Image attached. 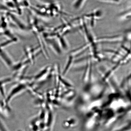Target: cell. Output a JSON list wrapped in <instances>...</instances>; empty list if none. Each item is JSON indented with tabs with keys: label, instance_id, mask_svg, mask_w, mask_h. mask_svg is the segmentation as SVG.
I'll use <instances>...</instances> for the list:
<instances>
[{
	"label": "cell",
	"instance_id": "9c48e42d",
	"mask_svg": "<svg viewBox=\"0 0 131 131\" xmlns=\"http://www.w3.org/2000/svg\"><path fill=\"white\" fill-rule=\"evenodd\" d=\"M0 131H8L4 123L0 119Z\"/></svg>",
	"mask_w": 131,
	"mask_h": 131
},
{
	"label": "cell",
	"instance_id": "52a82bcc",
	"mask_svg": "<svg viewBox=\"0 0 131 131\" xmlns=\"http://www.w3.org/2000/svg\"><path fill=\"white\" fill-rule=\"evenodd\" d=\"M49 68L48 67L45 68V69L42 70L35 77V79L38 80L39 79H40L42 77L44 76H45V75L47 72V71L48 70Z\"/></svg>",
	"mask_w": 131,
	"mask_h": 131
},
{
	"label": "cell",
	"instance_id": "3957f363",
	"mask_svg": "<svg viewBox=\"0 0 131 131\" xmlns=\"http://www.w3.org/2000/svg\"><path fill=\"white\" fill-rule=\"evenodd\" d=\"M12 80V78L11 77L5 78L0 79V94L4 99V101L6 98L5 86L10 82Z\"/></svg>",
	"mask_w": 131,
	"mask_h": 131
},
{
	"label": "cell",
	"instance_id": "30bf717a",
	"mask_svg": "<svg viewBox=\"0 0 131 131\" xmlns=\"http://www.w3.org/2000/svg\"><path fill=\"white\" fill-rule=\"evenodd\" d=\"M5 1H8V0H5Z\"/></svg>",
	"mask_w": 131,
	"mask_h": 131
},
{
	"label": "cell",
	"instance_id": "7a4b0ae2",
	"mask_svg": "<svg viewBox=\"0 0 131 131\" xmlns=\"http://www.w3.org/2000/svg\"><path fill=\"white\" fill-rule=\"evenodd\" d=\"M0 58L8 68H12L13 64V60L6 52L0 47Z\"/></svg>",
	"mask_w": 131,
	"mask_h": 131
},
{
	"label": "cell",
	"instance_id": "6da1fadb",
	"mask_svg": "<svg viewBox=\"0 0 131 131\" xmlns=\"http://www.w3.org/2000/svg\"><path fill=\"white\" fill-rule=\"evenodd\" d=\"M27 88V86L23 83H20L13 88L6 96L4 101V104L6 106H8L9 103L18 95L20 94L25 90Z\"/></svg>",
	"mask_w": 131,
	"mask_h": 131
},
{
	"label": "cell",
	"instance_id": "ba28073f",
	"mask_svg": "<svg viewBox=\"0 0 131 131\" xmlns=\"http://www.w3.org/2000/svg\"><path fill=\"white\" fill-rule=\"evenodd\" d=\"M72 58L71 57H70L69 59V61L67 64L66 67L65 69L63 72V75H64L67 73V72L68 71V70L69 69L70 67L71 66L72 63Z\"/></svg>",
	"mask_w": 131,
	"mask_h": 131
},
{
	"label": "cell",
	"instance_id": "8992f818",
	"mask_svg": "<svg viewBox=\"0 0 131 131\" xmlns=\"http://www.w3.org/2000/svg\"><path fill=\"white\" fill-rule=\"evenodd\" d=\"M86 1V0H76L74 3V7L77 9L81 8Z\"/></svg>",
	"mask_w": 131,
	"mask_h": 131
},
{
	"label": "cell",
	"instance_id": "5b68a950",
	"mask_svg": "<svg viewBox=\"0 0 131 131\" xmlns=\"http://www.w3.org/2000/svg\"><path fill=\"white\" fill-rule=\"evenodd\" d=\"M130 119H128L121 125L114 128L112 131H131Z\"/></svg>",
	"mask_w": 131,
	"mask_h": 131
},
{
	"label": "cell",
	"instance_id": "277c9868",
	"mask_svg": "<svg viewBox=\"0 0 131 131\" xmlns=\"http://www.w3.org/2000/svg\"><path fill=\"white\" fill-rule=\"evenodd\" d=\"M78 124V119L76 117H72L64 121L63 125L66 128H71L76 127Z\"/></svg>",
	"mask_w": 131,
	"mask_h": 131
}]
</instances>
